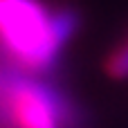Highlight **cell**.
I'll use <instances>...</instances> for the list:
<instances>
[{
    "label": "cell",
    "mask_w": 128,
    "mask_h": 128,
    "mask_svg": "<svg viewBox=\"0 0 128 128\" xmlns=\"http://www.w3.org/2000/svg\"><path fill=\"white\" fill-rule=\"evenodd\" d=\"M106 74L112 79H128V32L115 43L110 54L106 56Z\"/></svg>",
    "instance_id": "cell-2"
},
{
    "label": "cell",
    "mask_w": 128,
    "mask_h": 128,
    "mask_svg": "<svg viewBox=\"0 0 128 128\" xmlns=\"http://www.w3.org/2000/svg\"><path fill=\"white\" fill-rule=\"evenodd\" d=\"M79 32V14L63 0H0V61L47 76Z\"/></svg>",
    "instance_id": "cell-1"
}]
</instances>
